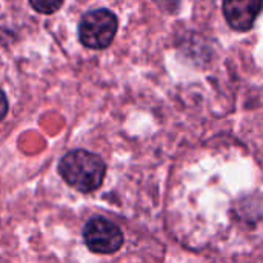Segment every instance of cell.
<instances>
[{
    "instance_id": "cell-1",
    "label": "cell",
    "mask_w": 263,
    "mask_h": 263,
    "mask_svg": "<svg viewBox=\"0 0 263 263\" xmlns=\"http://www.w3.org/2000/svg\"><path fill=\"white\" fill-rule=\"evenodd\" d=\"M59 173L74 190H79L80 193H92L102 186L106 165L100 156L91 151L74 149L62 157Z\"/></svg>"
},
{
    "instance_id": "cell-2",
    "label": "cell",
    "mask_w": 263,
    "mask_h": 263,
    "mask_svg": "<svg viewBox=\"0 0 263 263\" xmlns=\"http://www.w3.org/2000/svg\"><path fill=\"white\" fill-rule=\"evenodd\" d=\"M117 32V17L106 8L94 9L82 17L79 25V39L83 46L91 49L108 48Z\"/></svg>"
},
{
    "instance_id": "cell-3",
    "label": "cell",
    "mask_w": 263,
    "mask_h": 263,
    "mask_svg": "<svg viewBox=\"0 0 263 263\" xmlns=\"http://www.w3.org/2000/svg\"><path fill=\"white\" fill-rule=\"evenodd\" d=\"M83 240L88 250L96 254H114L123 245V233L114 222L92 217L83 228Z\"/></svg>"
},
{
    "instance_id": "cell-4",
    "label": "cell",
    "mask_w": 263,
    "mask_h": 263,
    "mask_svg": "<svg viewBox=\"0 0 263 263\" xmlns=\"http://www.w3.org/2000/svg\"><path fill=\"white\" fill-rule=\"evenodd\" d=\"M223 15L236 31H248L254 26L262 9V0H223Z\"/></svg>"
},
{
    "instance_id": "cell-5",
    "label": "cell",
    "mask_w": 263,
    "mask_h": 263,
    "mask_svg": "<svg viewBox=\"0 0 263 263\" xmlns=\"http://www.w3.org/2000/svg\"><path fill=\"white\" fill-rule=\"evenodd\" d=\"M29 5L37 12L52 14V12H55L63 5V0H29Z\"/></svg>"
},
{
    "instance_id": "cell-6",
    "label": "cell",
    "mask_w": 263,
    "mask_h": 263,
    "mask_svg": "<svg viewBox=\"0 0 263 263\" xmlns=\"http://www.w3.org/2000/svg\"><path fill=\"white\" fill-rule=\"evenodd\" d=\"M6 112H8V99H6L5 92L0 89V122L5 119Z\"/></svg>"
}]
</instances>
